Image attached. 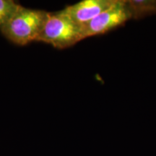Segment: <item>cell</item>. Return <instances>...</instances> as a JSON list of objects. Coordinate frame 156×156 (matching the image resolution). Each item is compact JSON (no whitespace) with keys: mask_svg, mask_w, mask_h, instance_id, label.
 <instances>
[{"mask_svg":"<svg viewBox=\"0 0 156 156\" xmlns=\"http://www.w3.org/2000/svg\"><path fill=\"white\" fill-rule=\"evenodd\" d=\"M132 19L131 12L124 0H116L114 5L103 11L86 25L81 27L83 38L104 34L122 26Z\"/></svg>","mask_w":156,"mask_h":156,"instance_id":"cell-3","label":"cell"},{"mask_svg":"<svg viewBox=\"0 0 156 156\" xmlns=\"http://www.w3.org/2000/svg\"><path fill=\"white\" fill-rule=\"evenodd\" d=\"M115 2L116 0H83L68 6L64 11L74 22L82 27L109 8Z\"/></svg>","mask_w":156,"mask_h":156,"instance_id":"cell-4","label":"cell"},{"mask_svg":"<svg viewBox=\"0 0 156 156\" xmlns=\"http://www.w3.org/2000/svg\"><path fill=\"white\" fill-rule=\"evenodd\" d=\"M20 6L12 0H0V30L12 18Z\"/></svg>","mask_w":156,"mask_h":156,"instance_id":"cell-6","label":"cell"},{"mask_svg":"<svg viewBox=\"0 0 156 156\" xmlns=\"http://www.w3.org/2000/svg\"><path fill=\"white\" fill-rule=\"evenodd\" d=\"M83 39L81 26L74 22L62 9L55 13H48L44 28L36 41L64 49Z\"/></svg>","mask_w":156,"mask_h":156,"instance_id":"cell-2","label":"cell"},{"mask_svg":"<svg viewBox=\"0 0 156 156\" xmlns=\"http://www.w3.org/2000/svg\"><path fill=\"white\" fill-rule=\"evenodd\" d=\"M48 13L44 10L20 6L1 31L10 41L24 46L37 40L44 28Z\"/></svg>","mask_w":156,"mask_h":156,"instance_id":"cell-1","label":"cell"},{"mask_svg":"<svg viewBox=\"0 0 156 156\" xmlns=\"http://www.w3.org/2000/svg\"><path fill=\"white\" fill-rule=\"evenodd\" d=\"M132 19H140L147 15H156L155 0L126 1Z\"/></svg>","mask_w":156,"mask_h":156,"instance_id":"cell-5","label":"cell"}]
</instances>
